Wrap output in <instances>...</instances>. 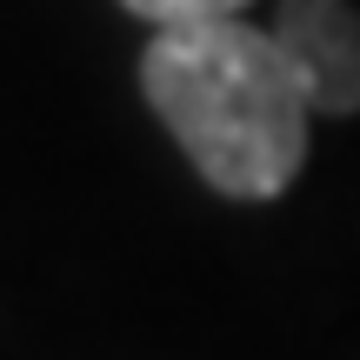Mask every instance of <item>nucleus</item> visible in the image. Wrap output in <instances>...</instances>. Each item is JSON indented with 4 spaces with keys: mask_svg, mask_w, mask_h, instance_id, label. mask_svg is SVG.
Here are the masks:
<instances>
[{
    "mask_svg": "<svg viewBox=\"0 0 360 360\" xmlns=\"http://www.w3.org/2000/svg\"><path fill=\"white\" fill-rule=\"evenodd\" d=\"M274 40L314 114H360V13L354 0H274Z\"/></svg>",
    "mask_w": 360,
    "mask_h": 360,
    "instance_id": "f03ea898",
    "label": "nucleus"
},
{
    "mask_svg": "<svg viewBox=\"0 0 360 360\" xmlns=\"http://www.w3.org/2000/svg\"><path fill=\"white\" fill-rule=\"evenodd\" d=\"M120 7L147 27H193V20H233L254 0H120Z\"/></svg>",
    "mask_w": 360,
    "mask_h": 360,
    "instance_id": "7ed1b4c3",
    "label": "nucleus"
},
{
    "mask_svg": "<svg viewBox=\"0 0 360 360\" xmlns=\"http://www.w3.org/2000/svg\"><path fill=\"white\" fill-rule=\"evenodd\" d=\"M141 94L214 193L274 200L294 187L314 107L281 40L247 27V13L154 27L141 53Z\"/></svg>",
    "mask_w": 360,
    "mask_h": 360,
    "instance_id": "f257e3e1",
    "label": "nucleus"
}]
</instances>
